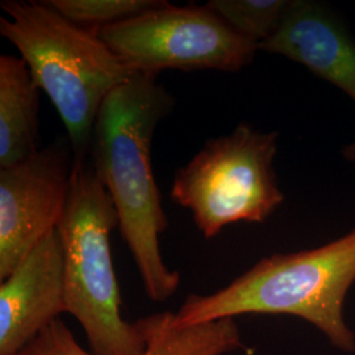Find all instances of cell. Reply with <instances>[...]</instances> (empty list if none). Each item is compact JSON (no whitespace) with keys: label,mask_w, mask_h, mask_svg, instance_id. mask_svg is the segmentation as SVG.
Wrapping results in <instances>:
<instances>
[{"label":"cell","mask_w":355,"mask_h":355,"mask_svg":"<svg viewBox=\"0 0 355 355\" xmlns=\"http://www.w3.org/2000/svg\"><path fill=\"white\" fill-rule=\"evenodd\" d=\"M155 76L135 73L114 89L98 114L91 141L92 165L110 193L144 288L157 303L180 284L161 254L159 234L167 228L152 164L154 132L173 110L174 99Z\"/></svg>","instance_id":"1"},{"label":"cell","mask_w":355,"mask_h":355,"mask_svg":"<svg viewBox=\"0 0 355 355\" xmlns=\"http://www.w3.org/2000/svg\"><path fill=\"white\" fill-rule=\"evenodd\" d=\"M355 282V229L316 249L263 258L227 287L190 295L175 312L178 325L193 327L242 315H288L315 325L331 345L355 352L343 320Z\"/></svg>","instance_id":"2"},{"label":"cell","mask_w":355,"mask_h":355,"mask_svg":"<svg viewBox=\"0 0 355 355\" xmlns=\"http://www.w3.org/2000/svg\"><path fill=\"white\" fill-rule=\"evenodd\" d=\"M0 33L20 51L35 83L61 116L76 159H85L107 98L135 74L91 31L46 1H1Z\"/></svg>","instance_id":"3"},{"label":"cell","mask_w":355,"mask_h":355,"mask_svg":"<svg viewBox=\"0 0 355 355\" xmlns=\"http://www.w3.org/2000/svg\"><path fill=\"white\" fill-rule=\"evenodd\" d=\"M119 217L92 162L76 159L71 186L57 232L64 252L67 313L76 318L94 355H140L145 334L140 320L121 315L111 232Z\"/></svg>","instance_id":"4"},{"label":"cell","mask_w":355,"mask_h":355,"mask_svg":"<svg viewBox=\"0 0 355 355\" xmlns=\"http://www.w3.org/2000/svg\"><path fill=\"white\" fill-rule=\"evenodd\" d=\"M278 139V132L242 123L227 136L207 141L178 170L170 198L190 209L205 239L234 223H263L283 203L274 170Z\"/></svg>","instance_id":"5"},{"label":"cell","mask_w":355,"mask_h":355,"mask_svg":"<svg viewBox=\"0 0 355 355\" xmlns=\"http://www.w3.org/2000/svg\"><path fill=\"white\" fill-rule=\"evenodd\" d=\"M98 35L135 73L155 76L162 70L239 71L259 51L207 4L165 1Z\"/></svg>","instance_id":"6"},{"label":"cell","mask_w":355,"mask_h":355,"mask_svg":"<svg viewBox=\"0 0 355 355\" xmlns=\"http://www.w3.org/2000/svg\"><path fill=\"white\" fill-rule=\"evenodd\" d=\"M74 165L71 144L60 140L0 170V280L57 228Z\"/></svg>","instance_id":"7"},{"label":"cell","mask_w":355,"mask_h":355,"mask_svg":"<svg viewBox=\"0 0 355 355\" xmlns=\"http://www.w3.org/2000/svg\"><path fill=\"white\" fill-rule=\"evenodd\" d=\"M67 313L64 252L57 228L0 284V355H19Z\"/></svg>","instance_id":"8"},{"label":"cell","mask_w":355,"mask_h":355,"mask_svg":"<svg viewBox=\"0 0 355 355\" xmlns=\"http://www.w3.org/2000/svg\"><path fill=\"white\" fill-rule=\"evenodd\" d=\"M259 51L303 64L355 103V40L324 6L290 0L279 26Z\"/></svg>","instance_id":"9"},{"label":"cell","mask_w":355,"mask_h":355,"mask_svg":"<svg viewBox=\"0 0 355 355\" xmlns=\"http://www.w3.org/2000/svg\"><path fill=\"white\" fill-rule=\"evenodd\" d=\"M140 322L146 341L140 355H227L243 347L234 318L180 327L175 312L165 311L140 318ZM19 355L94 354L76 341L60 318Z\"/></svg>","instance_id":"10"},{"label":"cell","mask_w":355,"mask_h":355,"mask_svg":"<svg viewBox=\"0 0 355 355\" xmlns=\"http://www.w3.org/2000/svg\"><path fill=\"white\" fill-rule=\"evenodd\" d=\"M40 89L21 57H0V167L40 150Z\"/></svg>","instance_id":"11"},{"label":"cell","mask_w":355,"mask_h":355,"mask_svg":"<svg viewBox=\"0 0 355 355\" xmlns=\"http://www.w3.org/2000/svg\"><path fill=\"white\" fill-rule=\"evenodd\" d=\"M290 0H211L207 6L258 45L274 35Z\"/></svg>","instance_id":"12"},{"label":"cell","mask_w":355,"mask_h":355,"mask_svg":"<svg viewBox=\"0 0 355 355\" xmlns=\"http://www.w3.org/2000/svg\"><path fill=\"white\" fill-rule=\"evenodd\" d=\"M57 12L76 26L99 31L159 7L162 0H49Z\"/></svg>","instance_id":"13"},{"label":"cell","mask_w":355,"mask_h":355,"mask_svg":"<svg viewBox=\"0 0 355 355\" xmlns=\"http://www.w3.org/2000/svg\"><path fill=\"white\" fill-rule=\"evenodd\" d=\"M343 155L345 157V159L355 164V141L343 148Z\"/></svg>","instance_id":"14"}]
</instances>
